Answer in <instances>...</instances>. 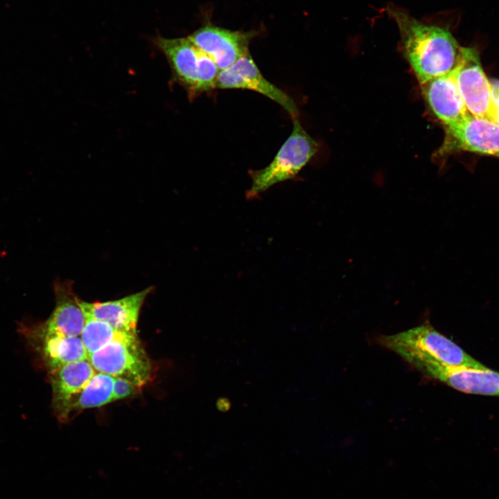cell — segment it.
<instances>
[{
    "mask_svg": "<svg viewBox=\"0 0 499 499\" xmlns=\"http://www.w3.org/2000/svg\"><path fill=\"white\" fill-rule=\"evenodd\" d=\"M400 33L403 55L419 85L453 72L463 52L448 28L425 24L407 12L388 7Z\"/></svg>",
    "mask_w": 499,
    "mask_h": 499,
    "instance_id": "6da1fadb",
    "label": "cell"
},
{
    "mask_svg": "<svg viewBox=\"0 0 499 499\" xmlns=\"http://www.w3.org/2000/svg\"><path fill=\"white\" fill-rule=\"evenodd\" d=\"M378 340L400 356L411 354L450 366L489 369L436 331L428 321L396 334L380 335Z\"/></svg>",
    "mask_w": 499,
    "mask_h": 499,
    "instance_id": "7a4b0ae2",
    "label": "cell"
},
{
    "mask_svg": "<svg viewBox=\"0 0 499 499\" xmlns=\"http://www.w3.org/2000/svg\"><path fill=\"white\" fill-rule=\"evenodd\" d=\"M317 143L293 119L292 131L272 161L265 168L251 173L248 198H255L276 184L294 178L317 152Z\"/></svg>",
    "mask_w": 499,
    "mask_h": 499,
    "instance_id": "3957f363",
    "label": "cell"
},
{
    "mask_svg": "<svg viewBox=\"0 0 499 499\" xmlns=\"http://www.w3.org/2000/svg\"><path fill=\"white\" fill-rule=\"evenodd\" d=\"M88 360L96 372L124 379L138 388L152 378V364L137 333L110 342Z\"/></svg>",
    "mask_w": 499,
    "mask_h": 499,
    "instance_id": "277c9868",
    "label": "cell"
},
{
    "mask_svg": "<svg viewBox=\"0 0 499 499\" xmlns=\"http://www.w3.org/2000/svg\"><path fill=\"white\" fill-rule=\"evenodd\" d=\"M423 374L468 394L499 396V373L489 369H480L450 366L411 354L401 356Z\"/></svg>",
    "mask_w": 499,
    "mask_h": 499,
    "instance_id": "5b68a950",
    "label": "cell"
},
{
    "mask_svg": "<svg viewBox=\"0 0 499 499\" xmlns=\"http://www.w3.org/2000/svg\"><path fill=\"white\" fill-rule=\"evenodd\" d=\"M453 75L469 114L496 122L491 81L484 73L475 49L463 48L461 60Z\"/></svg>",
    "mask_w": 499,
    "mask_h": 499,
    "instance_id": "8992f818",
    "label": "cell"
},
{
    "mask_svg": "<svg viewBox=\"0 0 499 499\" xmlns=\"http://www.w3.org/2000/svg\"><path fill=\"white\" fill-rule=\"evenodd\" d=\"M444 128L445 137L437 152L439 156L464 151L499 158V123L470 115Z\"/></svg>",
    "mask_w": 499,
    "mask_h": 499,
    "instance_id": "52a82bcc",
    "label": "cell"
},
{
    "mask_svg": "<svg viewBox=\"0 0 499 499\" xmlns=\"http://www.w3.org/2000/svg\"><path fill=\"white\" fill-rule=\"evenodd\" d=\"M18 331L49 373L65 365L88 359L80 336L44 333L28 321L19 323Z\"/></svg>",
    "mask_w": 499,
    "mask_h": 499,
    "instance_id": "ba28073f",
    "label": "cell"
},
{
    "mask_svg": "<svg viewBox=\"0 0 499 499\" xmlns=\"http://www.w3.org/2000/svg\"><path fill=\"white\" fill-rule=\"evenodd\" d=\"M216 88L242 89L258 92L281 105L292 119L298 116L294 100L262 75L250 53L220 71Z\"/></svg>",
    "mask_w": 499,
    "mask_h": 499,
    "instance_id": "9c48e42d",
    "label": "cell"
},
{
    "mask_svg": "<svg viewBox=\"0 0 499 499\" xmlns=\"http://www.w3.org/2000/svg\"><path fill=\"white\" fill-rule=\"evenodd\" d=\"M254 33L233 31L207 25L188 38L201 51L208 55L220 71L234 64L249 53V44Z\"/></svg>",
    "mask_w": 499,
    "mask_h": 499,
    "instance_id": "30bf717a",
    "label": "cell"
},
{
    "mask_svg": "<svg viewBox=\"0 0 499 499\" xmlns=\"http://www.w3.org/2000/svg\"><path fill=\"white\" fill-rule=\"evenodd\" d=\"M72 285L68 281L54 283L55 308L46 321L30 322L36 329L65 336L80 335L86 318Z\"/></svg>",
    "mask_w": 499,
    "mask_h": 499,
    "instance_id": "8fae6325",
    "label": "cell"
},
{
    "mask_svg": "<svg viewBox=\"0 0 499 499\" xmlns=\"http://www.w3.org/2000/svg\"><path fill=\"white\" fill-rule=\"evenodd\" d=\"M430 110L444 127L457 123L471 114L457 88L453 72L420 85Z\"/></svg>",
    "mask_w": 499,
    "mask_h": 499,
    "instance_id": "7c38bea8",
    "label": "cell"
},
{
    "mask_svg": "<svg viewBox=\"0 0 499 499\" xmlns=\"http://www.w3.org/2000/svg\"><path fill=\"white\" fill-rule=\"evenodd\" d=\"M96 373L88 359L65 365L49 373L52 389V408L60 421L67 419L72 399L87 385Z\"/></svg>",
    "mask_w": 499,
    "mask_h": 499,
    "instance_id": "4fadbf2b",
    "label": "cell"
},
{
    "mask_svg": "<svg viewBox=\"0 0 499 499\" xmlns=\"http://www.w3.org/2000/svg\"><path fill=\"white\" fill-rule=\"evenodd\" d=\"M152 289L150 287L113 301L87 302L80 299V305L86 319L104 321L119 330L135 333L141 308Z\"/></svg>",
    "mask_w": 499,
    "mask_h": 499,
    "instance_id": "5bb4252c",
    "label": "cell"
},
{
    "mask_svg": "<svg viewBox=\"0 0 499 499\" xmlns=\"http://www.w3.org/2000/svg\"><path fill=\"white\" fill-rule=\"evenodd\" d=\"M155 44L166 58L173 80L182 85L190 96L198 95L199 49L188 37H158Z\"/></svg>",
    "mask_w": 499,
    "mask_h": 499,
    "instance_id": "9a60e30c",
    "label": "cell"
},
{
    "mask_svg": "<svg viewBox=\"0 0 499 499\" xmlns=\"http://www.w3.org/2000/svg\"><path fill=\"white\" fill-rule=\"evenodd\" d=\"M114 377L96 372L87 385L71 400L69 412L100 407L113 401Z\"/></svg>",
    "mask_w": 499,
    "mask_h": 499,
    "instance_id": "2e32d148",
    "label": "cell"
},
{
    "mask_svg": "<svg viewBox=\"0 0 499 499\" xmlns=\"http://www.w3.org/2000/svg\"><path fill=\"white\" fill-rule=\"evenodd\" d=\"M136 333L119 330L104 321L86 319L80 337L89 356L110 342Z\"/></svg>",
    "mask_w": 499,
    "mask_h": 499,
    "instance_id": "e0dca14e",
    "label": "cell"
},
{
    "mask_svg": "<svg viewBox=\"0 0 499 499\" xmlns=\"http://www.w3.org/2000/svg\"><path fill=\"white\" fill-rule=\"evenodd\" d=\"M198 94L216 89L220 69L215 62L206 53H198Z\"/></svg>",
    "mask_w": 499,
    "mask_h": 499,
    "instance_id": "ac0fdd59",
    "label": "cell"
},
{
    "mask_svg": "<svg viewBox=\"0 0 499 499\" xmlns=\"http://www.w3.org/2000/svg\"><path fill=\"white\" fill-rule=\"evenodd\" d=\"M139 388L122 378H114L113 385V401L123 399L134 394Z\"/></svg>",
    "mask_w": 499,
    "mask_h": 499,
    "instance_id": "d6986e66",
    "label": "cell"
},
{
    "mask_svg": "<svg viewBox=\"0 0 499 499\" xmlns=\"http://www.w3.org/2000/svg\"><path fill=\"white\" fill-rule=\"evenodd\" d=\"M490 81L496 107V123H499V80L492 79Z\"/></svg>",
    "mask_w": 499,
    "mask_h": 499,
    "instance_id": "ffe728a7",
    "label": "cell"
},
{
    "mask_svg": "<svg viewBox=\"0 0 499 499\" xmlns=\"http://www.w3.org/2000/svg\"><path fill=\"white\" fill-rule=\"evenodd\" d=\"M216 408L222 412H227L231 408V403L227 398H220L216 402Z\"/></svg>",
    "mask_w": 499,
    "mask_h": 499,
    "instance_id": "44dd1931",
    "label": "cell"
}]
</instances>
